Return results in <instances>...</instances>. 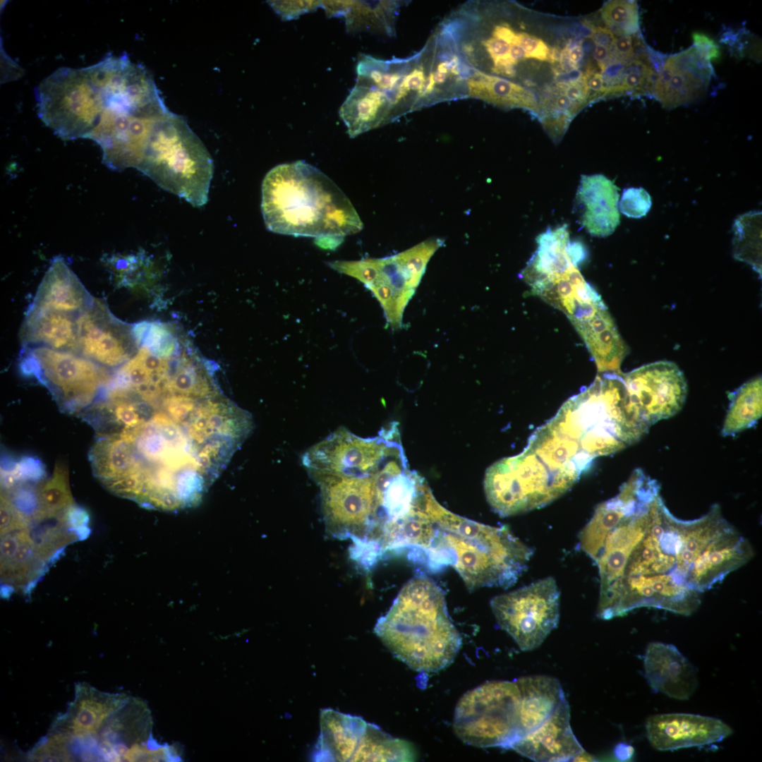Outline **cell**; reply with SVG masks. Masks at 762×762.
Listing matches in <instances>:
<instances>
[{
  "label": "cell",
  "instance_id": "484cf974",
  "mask_svg": "<svg viewBox=\"0 0 762 762\" xmlns=\"http://www.w3.org/2000/svg\"><path fill=\"white\" fill-rule=\"evenodd\" d=\"M392 109L390 101L383 92L356 80L339 114L353 138L393 122Z\"/></svg>",
  "mask_w": 762,
  "mask_h": 762
},
{
  "label": "cell",
  "instance_id": "30bf717a",
  "mask_svg": "<svg viewBox=\"0 0 762 762\" xmlns=\"http://www.w3.org/2000/svg\"><path fill=\"white\" fill-rule=\"evenodd\" d=\"M560 592L548 576L528 586L494 597L490 607L497 625L524 651L540 646L557 627Z\"/></svg>",
  "mask_w": 762,
  "mask_h": 762
},
{
  "label": "cell",
  "instance_id": "d4e9b609",
  "mask_svg": "<svg viewBox=\"0 0 762 762\" xmlns=\"http://www.w3.org/2000/svg\"><path fill=\"white\" fill-rule=\"evenodd\" d=\"M320 722L313 761H355L368 722L361 717L332 708L321 710Z\"/></svg>",
  "mask_w": 762,
  "mask_h": 762
},
{
  "label": "cell",
  "instance_id": "60d3db41",
  "mask_svg": "<svg viewBox=\"0 0 762 762\" xmlns=\"http://www.w3.org/2000/svg\"><path fill=\"white\" fill-rule=\"evenodd\" d=\"M1 473H8L16 485L22 483L40 481L45 478L47 474L44 464L32 456L21 457L18 461H16L11 471Z\"/></svg>",
  "mask_w": 762,
  "mask_h": 762
},
{
  "label": "cell",
  "instance_id": "d6a6232c",
  "mask_svg": "<svg viewBox=\"0 0 762 762\" xmlns=\"http://www.w3.org/2000/svg\"><path fill=\"white\" fill-rule=\"evenodd\" d=\"M416 751L412 744L394 738L375 724L367 727L358 761H413Z\"/></svg>",
  "mask_w": 762,
  "mask_h": 762
},
{
  "label": "cell",
  "instance_id": "e0dca14e",
  "mask_svg": "<svg viewBox=\"0 0 762 762\" xmlns=\"http://www.w3.org/2000/svg\"><path fill=\"white\" fill-rule=\"evenodd\" d=\"M128 698L124 694L102 692L86 683L77 684L74 700L51 728L68 736L83 751L95 754L100 730Z\"/></svg>",
  "mask_w": 762,
  "mask_h": 762
},
{
  "label": "cell",
  "instance_id": "2e32d148",
  "mask_svg": "<svg viewBox=\"0 0 762 762\" xmlns=\"http://www.w3.org/2000/svg\"><path fill=\"white\" fill-rule=\"evenodd\" d=\"M79 353L103 366L123 365L137 346L132 328L116 319L103 301L92 305L76 318Z\"/></svg>",
  "mask_w": 762,
  "mask_h": 762
},
{
  "label": "cell",
  "instance_id": "ab89813d",
  "mask_svg": "<svg viewBox=\"0 0 762 762\" xmlns=\"http://www.w3.org/2000/svg\"><path fill=\"white\" fill-rule=\"evenodd\" d=\"M651 205V198L645 189L628 188L622 192L619 208L628 217L641 218L648 212Z\"/></svg>",
  "mask_w": 762,
  "mask_h": 762
},
{
  "label": "cell",
  "instance_id": "ba28073f",
  "mask_svg": "<svg viewBox=\"0 0 762 762\" xmlns=\"http://www.w3.org/2000/svg\"><path fill=\"white\" fill-rule=\"evenodd\" d=\"M520 692L516 681H490L465 693L454 711L453 727L476 747L511 749L521 739Z\"/></svg>",
  "mask_w": 762,
  "mask_h": 762
},
{
  "label": "cell",
  "instance_id": "7bdbcfd3",
  "mask_svg": "<svg viewBox=\"0 0 762 762\" xmlns=\"http://www.w3.org/2000/svg\"><path fill=\"white\" fill-rule=\"evenodd\" d=\"M318 1H282L274 4V8L277 11L287 19L293 18L298 15L308 12L311 8H315L321 5Z\"/></svg>",
  "mask_w": 762,
  "mask_h": 762
},
{
  "label": "cell",
  "instance_id": "c3c4849f",
  "mask_svg": "<svg viewBox=\"0 0 762 762\" xmlns=\"http://www.w3.org/2000/svg\"><path fill=\"white\" fill-rule=\"evenodd\" d=\"M612 49L603 45L595 44L593 51V58L602 71H604L607 63L611 61L612 56Z\"/></svg>",
  "mask_w": 762,
  "mask_h": 762
},
{
  "label": "cell",
  "instance_id": "83f0119b",
  "mask_svg": "<svg viewBox=\"0 0 762 762\" xmlns=\"http://www.w3.org/2000/svg\"><path fill=\"white\" fill-rule=\"evenodd\" d=\"M520 692L521 738L534 731L566 698L560 682L546 675L522 677L516 680Z\"/></svg>",
  "mask_w": 762,
  "mask_h": 762
},
{
  "label": "cell",
  "instance_id": "681fc988",
  "mask_svg": "<svg viewBox=\"0 0 762 762\" xmlns=\"http://www.w3.org/2000/svg\"><path fill=\"white\" fill-rule=\"evenodd\" d=\"M586 83L588 92H593L601 97L603 96L605 92V84L603 76L600 73H593L589 77L588 80L586 79Z\"/></svg>",
  "mask_w": 762,
  "mask_h": 762
},
{
  "label": "cell",
  "instance_id": "3957f363",
  "mask_svg": "<svg viewBox=\"0 0 762 762\" xmlns=\"http://www.w3.org/2000/svg\"><path fill=\"white\" fill-rule=\"evenodd\" d=\"M374 632L394 656L422 672L448 667L462 645L445 592L425 575L404 584L387 613L377 619Z\"/></svg>",
  "mask_w": 762,
  "mask_h": 762
},
{
  "label": "cell",
  "instance_id": "b9f144b4",
  "mask_svg": "<svg viewBox=\"0 0 762 762\" xmlns=\"http://www.w3.org/2000/svg\"><path fill=\"white\" fill-rule=\"evenodd\" d=\"M519 44L525 53L526 59H533L540 61L550 59V49L540 38L527 32L519 31Z\"/></svg>",
  "mask_w": 762,
  "mask_h": 762
},
{
  "label": "cell",
  "instance_id": "ee69618b",
  "mask_svg": "<svg viewBox=\"0 0 762 762\" xmlns=\"http://www.w3.org/2000/svg\"><path fill=\"white\" fill-rule=\"evenodd\" d=\"M694 45L698 54L707 61L710 62L720 57V52L718 44L709 37L703 33L692 34Z\"/></svg>",
  "mask_w": 762,
  "mask_h": 762
},
{
  "label": "cell",
  "instance_id": "f35d334b",
  "mask_svg": "<svg viewBox=\"0 0 762 762\" xmlns=\"http://www.w3.org/2000/svg\"><path fill=\"white\" fill-rule=\"evenodd\" d=\"M132 332L137 346L154 354L168 357L176 353V339L167 327L159 322H139L132 327Z\"/></svg>",
  "mask_w": 762,
  "mask_h": 762
},
{
  "label": "cell",
  "instance_id": "6da1fadb",
  "mask_svg": "<svg viewBox=\"0 0 762 762\" xmlns=\"http://www.w3.org/2000/svg\"><path fill=\"white\" fill-rule=\"evenodd\" d=\"M425 510L432 524L419 564L435 572L452 567L470 591L512 586L526 570L533 550L507 526H493L461 516L429 494Z\"/></svg>",
  "mask_w": 762,
  "mask_h": 762
},
{
  "label": "cell",
  "instance_id": "ac0fdd59",
  "mask_svg": "<svg viewBox=\"0 0 762 762\" xmlns=\"http://www.w3.org/2000/svg\"><path fill=\"white\" fill-rule=\"evenodd\" d=\"M657 495L643 502L625 515L606 534L593 560L600 577L598 605L610 595L622 576L629 556L646 534L652 519L653 501Z\"/></svg>",
  "mask_w": 762,
  "mask_h": 762
},
{
  "label": "cell",
  "instance_id": "ffe728a7",
  "mask_svg": "<svg viewBox=\"0 0 762 762\" xmlns=\"http://www.w3.org/2000/svg\"><path fill=\"white\" fill-rule=\"evenodd\" d=\"M646 730L649 742L659 751L703 746L720 742L732 733L719 719L691 713L650 716Z\"/></svg>",
  "mask_w": 762,
  "mask_h": 762
},
{
  "label": "cell",
  "instance_id": "f1b7e54d",
  "mask_svg": "<svg viewBox=\"0 0 762 762\" xmlns=\"http://www.w3.org/2000/svg\"><path fill=\"white\" fill-rule=\"evenodd\" d=\"M468 98L504 109L521 108L534 113L539 107L534 94L519 84L473 68L467 81Z\"/></svg>",
  "mask_w": 762,
  "mask_h": 762
},
{
  "label": "cell",
  "instance_id": "d590c367",
  "mask_svg": "<svg viewBox=\"0 0 762 762\" xmlns=\"http://www.w3.org/2000/svg\"><path fill=\"white\" fill-rule=\"evenodd\" d=\"M444 244V240L433 238L394 255L397 262L413 289H416L430 259Z\"/></svg>",
  "mask_w": 762,
  "mask_h": 762
},
{
  "label": "cell",
  "instance_id": "d6986e66",
  "mask_svg": "<svg viewBox=\"0 0 762 762\" xmlns=\"http://www.w3.org/2000/svg\"><path fill=\"white\" fill-rule=\"evenodd\" d=\"M658 494L660 485L657 480L641 468L634 470L617 495L595 507L592 517L579 533L581 550L593 561L609 531L643 502Z\"/></svg>",
  "mask_w": 762,
  "mask_h": 762
},
{
  "label": "cell",
  "instance_id": "8992f818",
  "mask_svg": "<svg viewBox=\"0 0 762 762\" xmlns=\"http://www.w3.org/2000/svg\"><path fill=\"white\" fill-rule=\"evenodd\" d=\"M627 404L622 373H602L587 388L567 399L552 420L595 459L634 444Z\"/></svg>",
  "mask_w": 762,
  "mask_h": 762
},
{
  "label": "cell",
  "instance_id": "7402d4cb",
  "mask_svg": "<svg viewBox=\"0 0 762 762\" xmlns=\"http://www.w3.org/2000/svg\"><path fill=\"white\" fill-rule=\"evenodd\" d=\"M643 666L647 682L654 692L686 700L697 687L696 668L672 644L650 643L643 657Z\"/></svg>",
  "mask_w": 762,
  "mask_h": 762
},
{
  "label": "cell",
  "instance_id": "277c9868",
  "mask_svg": "<svg viewBox=\"0 0 762 762\" xmlns=\"http://www.w3.org/2000/svg\"><path fill=\"white\" fill-rule=\"evenodd\" d=\"M656 535L661 551L673 557L677 581L700 594L754 556L751 545L724 518L718 504L689 521L676 518L667 507Z\"/></svg>",
  "mask_w": 762,
  "mask_h": 762
},
{
  "label": "cell",
  "instance_id": "e575fe53",
  "mask_svg": "<svg viewBox=\"0 0 762 762\" xmlns=\"http://www.w3.org/2000/svg\"><path fill=\"white\" fill-rule=\"evenodd\" d=\"M674 61L675 73L659 99L669 109L691 102L701 96L710 79V77Z\"/></svg>",
  "mask_w": 762,
  "mask_h": 762
},
{
  "label": "cell",
  "instance_id": "836d02e7",
  "mask_svg": "<svg viewBox=\"0 0 762 762\" xmlns=\"http://www.w3.org/2000/svg\"><path fill=\"white\" fill-rule=\"evenodd\" d=\"M40 504L38 519L59 517L73 506L74 501L68 483V470L56 463L53 475L37 488Z\"/></svg>",
  "mask_w": 762,
  "mask_h": 762
},
{
  "label": "cell",
  "instance_id": "74e56055",
  "mask_svg": "<svg viewBox=\"0 0 762 762\" xmlns=\"http://www.w3.org/2000/svg\"><path fill=\"white\" fill-rule=\"evenodd\" d=\"M600 13L603 22L612 33L619 36H631L639 30V17L636 1H608L603 4Z\"/></svg>",
  "mask_w": 762,
  "mask_h": 762
},
{
  "label": "cell",
  "instance_id": "9c48e42d",
  "mask_svg": "<svg viewBox=\"0 0 762 762\" xmlns=\"http://www.w3.org/2000/svg\"><path fill=\"white\" fill-rule=\"evenodd\" d=\"M22 374L47 387L70 413L92 403L110 378L96 363L78 353L45 346H24L19 364Z\"/></svg>",
  "mask_w": 762,
  "mask_h": 762
},
{
  "label": "cell",
  "instance_id": "cb8c5ba5",
  "mask_svg": "<svg viewBox=\"0 0 762 762\" xmlns=\"http://www.w3.org/2000/svg\"><path fill=\"white\" fill-rule=\"evenodd\" d=\"M94 301L65 260L54 258L30 308L79 315Z\"/></svg>",
  "mask_w": 762,
  "mask_h": 762
},
{
  "label": "cell",
  "instance_id": "f6af8a7d",
  "mask_svg": "<svg viewBox=\"0 0 762 762\" xmlns=\"http://www.w3.org/2000/svg\"><path fill=\"white\" fill-rule=\"evenodd\" d=\"M588 93L586 78L583 76L576 81L570 82L565 88L564 95L573 104H581L588 97Z\"/></svg>",
  "mask_w": 762,
  "mask_h": 762
},
{
  "label": "cell",
  "instance_id": "5bb4252c",
  "mask_svg": "<svg viewBox=\"0 0 762 762\" xmlns=\"http://www.w3.org/2000/svg\"><path fill=\"white\" fill-rule=\"evenodd\" d=\"M622 375L630 409L648 429L656 422L675 416L685 403L687 383L673 362L651 363Z\"/></svg>",
  "mask_w": 762,
  "mask_h": 762
},
{
  "label": "cell",
  "instance_id": "f907efd6",
  "mask_svg": "<svg viewBox=\"0 0 762 762\" xmlns=\"http://www.w3.org/2000/svg\"><path fill=\"white\" fill-rule=\"evenodd\" d=\"M567 56L570 65L576 67L583 57V50L580 45H574L568 49Z\"/></svg>",
  "mask_w": 762,
  "mask_h": 762
},
{
  "label": "cell",
  "instance_id": "52a82bcc",
  "mask_svg": "<svg viewBox=\"0 0 762 762\" xmlns=\"http://www.w3.org/2000/svg\"><path fill=\"white\" fill-rule=\"evenodd\" d=\"M137 169L193 207L208 200L213 160L185 119L170 111L153 128Z\"/></svg>",
  "mask_w": 762,
  "mask_h": 762
},
{
  "label": "cell",
  "instance_id": "8fae6325",
  "mask_svg": "<svg viewBox=\"0 0 762 762\" xmlns=\"http://www.w3.org/2000/svg\"><path fill=\"white\" fill-rule=\"evenodd\" d=\"M399 440L395 424L377 437L363 438L346 428L336 430L310 447L302 462L310 477L316 476H371L381 466Z\"/></svg>",
  "mask_w": 762,
  "mask_h": 762
},
{
  "label": "cell",
  "instance_id": "f546056e",
  "mask_svg": "<svg viewBox=\"0 0 762 762\" xmlns=\"http://www.w3.org/2000/svg\"><path fill=\"white\" fill-rule=\"evenodd\" d=\"M337 1L335 14L344 15L351 30L394 35L400 8L407 1Z\"/></svg>",
  "mask_w": 762,
  "mask_h": 762
},
{
  "label": "cell",
  "instance_id": "603a6c76",
  "mask_svg": "<svg viewBox=\"0 0 762 762\" xmlns=\"http://www.w3.org/2000/svg\"><path fill=\"white\" fill-rule=\"evenodd\" d=\"M618 201V188L607 177L582 175L575 200L579 222L593 236H608L619 223Z\"/></svg>",
  "mask_w": 762,
  "mask_h": 762
},
{
  "label": "cell",
  "instance_id": "1f68e13d",
  "mask_svg": "<svg viewBox=\"0 0 762 762\" xmlns=\"http://www.w3.org/2000/svg\"><path fill=\"white\" fill-rule=\"evenodd\" d=\"M762 415V382L757 377L744 383L734 393L721 435L733 436L753 427Z\"/></svg>",
  "mask_w": 762,
  "mask_h": 762
},
{
  "label": "cell",
  "instance_id": "7a4b0ae2",
  "mask_svg": "<svg viewBox=\"0 0 762 762\" xmlns=\"http://www.w3.org/2000/svg\"><path fill=\"white\" fill-rule=\"evenodd\" d=\"M261 210L272 232L312 237L324 248L337 247L363 222L341 190L320 170L303 161L279 164L262 183Z\"/></svg>",
  "mask_w": 762,
  "mask_h": 762
},
{
  "label": "cell",
  "instance_id": "7c38bea8",
  "mask_svg": "<svg viewBox=\"0 0 762 762\" xmlns=\"http://www.w3.org/2000/svg\"><path fill=\"white\" fill-rule=\"evenodd\" d=\"M169 111L166 106L111 105L102 111L87 138L99 145L110 169H137L153 128Z\"/></svg>",
  "mask_w": 762,
  "mask_h": 762
},
{
  "label": "cell",
  "instance_id": "9a60e30c",
  "mask_svg": "<svg viewBox=\"0 0 762 762\" xmlns=\"http://www.w3.org/2000/svg\"><path fill=\"white\" fill-rule=\"evenodd\" d=\"M700 604V593L678 583L672 575H642L619 580L608 599L598 605L597 616L610 619L643 607L690 615Z\"/></svg>",
  "mask_w": 762,
  "mask_h": 762
},
{
  "label": "cell",
  "instance_id": "7dc6e473",
  "mask_svg": "<svg viewBox=\"0 0 762 762\" xmlns=\"http://www.w3.org/2000/svg\"><path fill=\"white\" fill-rule=\"evenodd\" d=\"M591 37L595 44H600L607 47L610 49H613V45L616 37L614 34L607 28L597 27L592 28Z\"/></svg>",
  "mask_w": 762,
  "mask_h": 762
},
{
  "label": "cell",
  "instance_id": "db71d44e",
  "mask_svg": "<svg viewBox=\"0 0 762 762\" xmlns=\"http://www.w3.org/2000/svg\"><path fill=\"white\" fill-rule=\"evenodd\" d=\"M593 761L594 758L584 750L574 761Z\"/></svg>",
  "mask_w": 762,
  "mask_h": 762
},
{
  "label": "cell",
  "instance_id": "4fadbf2b",
  "mask_svg": "<svg viewBox=\"0 0 762 762\" xmlns=\"http://www.w3.org/2000/svg\"><path fill=\"white\" fill-rule=\"evenodd\" d=\"M327 531L337 538L367 541L375 512L373 475L316 476Z\"/></svg>",
  "mask_w": 762,
  "mask_h": 762
},
{
  "label": "cell",
  "instance_id": "816d5d0a",
  "mask_svg": "<svg viewBox=\"0 0 762 762\" xmlns=\"http://www.w3.org/2000/svg\"><path fill=\"white\" fill-rule=\"evenodd\" d=\"M634 752V748L628 744L620 743L615 749V756L622 761L631 758Z\"/></svg>",
  "mask_w": 762,
  "mask_h": 762
},
{
  "label": "cell",
  "instance_id": "4dcf8cb0",
  "mask_svg": "<svg viewBox=\"0 0 762 762\" xmlns=\"http://www.w3.org/2000/svg\"><path fill=\"white\" fill-rule=\"evenodd\" d=\"M89 459L95 476L103 484L132 477L136 471L133 451L118 434L99 438L90 449Z\"/></svg>",
  "mask_w": 762,
  "mask_h": 762
},
{
  "label": "cell",
  "instance_id": "bcb514c9",
  "mask_svg": "<svg viewBox=\"0 0 762 762\" xmlns=\"http://www.w3.org/2000/svg\"><path fill=\"white\" fill-rule=\"evenodd\" d=\"M615 56L619 61L628 59L634 54V42L631 35L620 36L615 39L613 45Z\"/></svg>",
  "mask_w": 762,
  "mask_h": 762
},
{
  "label": "cell",
  "instance_id": "5b68a950",
  "mask_svg": "<svg viewBox=\"0 0 762 762\" xmlns=\"http://www.w3.org/2000/svg\"><path fill=\"white\" fill-rule=\"evenodd\" d=\"M536 243L519 277L530 286L531 295L562 311L577 332L586 329L607 308L579 272L583 253L562 232L543 234Z\"/></svg>",
  "mask_w": 762,
  "mask_h": 762
},
{
  "label": "cell",
  "instance_id": "4316f807",
  "mask_svg": "<svg viewBox=\"0 0 762 762\" xmlns=\"http://www.w3.org/2000/svg\"><path fill=\"white\" fill-rule=\"evenodd\" d=\"M77 317L29 308L21 329L24 346H40L78 353Z\"/></svg>",
  "mask_w": 762,
  "mask_h": 762
},
{
  "label": "cell",
  "instance_id": "44dd1931",
  "mask_svg": "<svg viewBox=\"0 0 762 762\" xmlns=\"http://www.w3.org/2000/svg\"><path fill=\"white\" fill-rule=\"evenodd\" d=\"M511 749L534 761H574L584 749L571 727L567 698L541 725L514 743Z\"/></svg>",
  "mask_w": 762,
  "mask_h": 762
},
{
  "label": "cell",
  "instance_id": "f5cc1de1",
  "mask_svg": "<svg viewBox=\"0 0 762 762\" xmlns=\"http://www.w3.org/2000/svg\"><path fill=\"white\" fill-rule=\"evenodd\" d=\"M572 102L565 95H561L557 98L556 106L560 110L568 111L572 109Z\"/></svg>",
  "mask_w": 762,
  "mask_h": 762
},
{
  "label": "cell",
  "instance_id": "8d00e7d4",
  "mask_svg": "<svg viewBox=\"0 0 762 762\" xmlns=\"http://www.w3.org/2000/svg\"><path fill=\"white\" fill-rule=\"evenodd\" d=\"M366 288L380 303L389 327L394 329L401 327L404 310L413 295L391 285L381 276L380 268L377 279Z\"/></svg>",
  "mask_w": 762,
  "mask_h": 762
}]
</instances>
